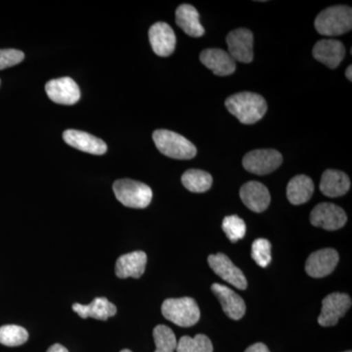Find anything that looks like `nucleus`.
<instances>
[{"instance_id":"obj_9","label":"nucleus","mask_w":352,"mask_h":352,"mask_svg":"<svg viewBox=\"0 0 352 352\" xmlns=\"http://www.w3.org/2000/svg\"><path fill=\"white\" fill-rule=\"evenodd\" d=\"M226 43L234 61L249 64L254 60V34L250 30H234L227 36Z\"/></svg>"},{"instance_id":"obj_25","label":"nucleus","mask_w":352,"mask_h":352,"mask_svg":"<svg viewBox=\"0 0 352 352\" xmlns=\"http://www.w3.org/2000/svg\"><path fill=\"white\" fill-rule=\"evenodd\" d=\"M214 346L207 336L198 333L195 337L184 336L177 342L176 352H212Z\"/></svg>"},{"instance_id":"obj_14","label":"nucleus","mask_w":352,"mask_h":352,"mask_svg":"<svg viewBox=\"0 0 352 352\" xmlns=\"http://www.w3.org/2000/svg\"><path fill=\"white\" fill-rule=\"evenodd\" d=\"M63 139L65 142L71 147L88 154L100 156L107 152L106 143L87 132L68 129L64 132Z\"/></svg>"},{"instance_id":"obj_11","label":"nucleus","mask_w":352,"mask_h":352,"mask_svg":"<svg viewBox=\"0 0 352 352\" xmlns=\"http://www.w3.org/2000/svg\"><path fill=\"white\" fill-rule=\"evenodd\" d=\"M45 91L50 100L61 105H74L80 98V87L71 78L50 80L46 83Z\"/></svg>"},{"instance_id":"obj_5","label":"nucleus","mask_w":352,"mask_h":352,"mask_svg":"<svg viewBox=\"0 0 352 352\" xmlns=\"http://www.w3.org/2000/svg\"><path fill=\"white\" fill-rule=\"evenodd\" d=\"M116 198L131 208H145L151 203L153 191L145 183L131 179L117 180L113 185Z\"/></svg>"},{"instance_id":"obj_1","label":"nucleus","mask_w":352,"mask_h":352,"mask_svg":"<svg viewBox=\"0 0 352 352\" xmlns=\"http://www.w3.org/2000/svg\"><path fill=\"white\" fill-rule=\"evenodd\" d=\"M227 110L244 124H254L261 120L267 111V103L261 95L254 92H240L226 99Z\"/></svg>"},{"instance_id":"obj_4","label":"nucleus","mask_w":352,"mask_h":352,"mask_svg":"<svg viewBox=\"0 0 352 352\" xmlns=\"http://www.w3.org/2000/svg\"><path fill=\"white\" fill-rule=\"evenodd\" d=\"M164 318L179 327H191L200 320L201 311L192 298H168L162 305Z\"/></svg>"},{"instance_id":"obj_7","label":"nucleus","mask_w":352,"mask_h":352,"mask_svg":"<svg viewBox=\"0 0 352 352\" xmlns=\"http://www.w3.org/2000/svg\"><path fill=\"white\" fill-rule=\"evenodd\" d=\"M351 307V296L346 294L333 293L324 298L322 302L321 314L318 323L322 327H331L344 317Z\"/></svg>"},{"instance_id":"obj_13","label":"nucleus","mask_w":352,"mask_h":352,"mask_svg":"<svg viewBox=\"0 0 352 352\" xmlns=\"http://www.w3.org/2000/svg\"><path fill=\"white\" fill-rule=\"evenodd\" d=\"M149 41L157 56H170L175 50L176 36L173 28L166 23L157 22L150 28Z\"/></svg>"},{"instance_id":"obj_8","label":"nucleus","mask_w":352,"mask_h":352,"mask_svg":"<svg viewBox=\"0 0 352 352\" xmlns=\"http://www.w3.org/2000/svg\"><path fill=\"white\" fill-rule=\"evenodd\" d=\"M346 212L339 206L330 203L317 205L310 214L312 226L321 227L328 231H335L342 228L346 223Z\"/></svg>"},{"instance_id":"obj_12","label":"nucleus","mask_w":352,"mask_h":352,"mask_svg":"<svg viewBox=\"0 0 352 352\" xmlns=\"http://www.w3.org/2000/svg\"><path fill=\"white\" fill-rule=\"evenodd\" d=\"M339 254L333 249H323L312 252L305 263V271L310 277L323 278L335 270L339 263Z\"/></svg>"},{"instance_id":"obj_20","label":"nucleus","mask_w":352,"mask_h":352,"mask_svg":"<svg viewBox=\"0 0 352 352\" xmlns=\"http://www.w3.org/2000/svg\"><path fill=\"white\" fill-rule=\"evenodd\" d=\"M175 20L178 27L192 38H201L205 34L198 11L190 4H182L176 9Z\"/></svg>"},{"instance_id":"obj_18","label":"nucleus","mask_w":352,"mask_h":352,"mask_svg":"<svg viewBox=\"0 0 352 352\" xmlns=\"http://www.w3.org/2000/svg\"><path fill=\"white\" fill-rule=\"evenodd\" d=\"M312 54L317 61L330 69H336L346 55V47L336 39H322L315 44Z\"/></svg>"},{"instance_id":"obj_35","label":"nucleus","mask_w":352,"mask_h":352,"mask_svg":"<svg viewBox=\"0 0 352 352\" xmlns=\"http://www.w3.org/2000/svg\"><path fill=\"white\" fill-rule=\"evenodd\" d=\"M346 352H351V351H346Z\"/></svg>"},{"instance_id":"obj_17","label":"nucleus","mask_w":352,"mask_h":352,"mask_svg":"<svg viewBox=\"0 0 352 352\" xmlns=\"http://www.w3.org/2000/svg\"><path fill=\"white\" fill-rule=\"evenodd\" d=\"M200 61L214 75L227 76L236 71V62L226 51L219 48H208L200 54Z\"/></svg>"},{"instance_id":"obj_19","label":"nucleus","mask_w":352,"mask_h":352,"mask_svg":"<svg viewBox=\"0 0 352 352\" xmlns=\"http://www.w3.org/2000/svg\"><path fill=\"white\" fill-rule=\"evenodd\" d=\"M147 254L144 252L138 251L124 254L118 258L116 263V275L120 279L132 277L138 279L144 274Z\"/></svg>"},{"instance_id":"obj_32","label":"nucleus","mask_w":352,"mask_h":352,"mask_svg":"<svg viewBox=\"0 0 352 352\" xmlns=\"http://www.w3.org/2000/svg\"><path fill=\"white\" fill-rule=\"evenodd\" d=\"M46 352H69L66 347L60 344H55L51 346Z\"/></svg>"},{"instance_id":"obj_22","label":"nucleus","mask_w":352,"mask_h":352,"mask_svg":"<svg viewBox=\"0 0 352 352\" xmlns=\"http://www.w3.org/2000/svg\"><path fill=\"white\" fill-rule=\"evenodd\" d=\"M351 188V180L342 171L327 170L322 175L320 191L324 195L336 198L344 196Z\"/></svg>"},{"instance_id":"obj_24","label":"nucleus","mask_w":352,"mask_h":352,"mask_svg":"<svg viewBox=\"0 0 352 352\" xmlns=\"http://www.w3.org/2000/svg\"><path fill=\"white\" fill-rule=\"evenodd\" d=\"M182 184L193 193H205L212 185V176L207 171L189 170L183 173Z\"/></svg>"},{"instance_id":"obj_33","label":"nucleus","mask_w":352,"mask_h":352,"mask_svg":"<svg viewBox=\"0 0 352 352\" xmlns=\"http://www.w3.org/2000/svg\"><path fill=\"white\" fill-rule=\"evenodd\" d=\"M351 71H352L351 66H349V68H347L346 71V76L347 80H351V82L352 80Z\"/></svg>"},{"instance_id":"obj_28","label":"nucleus","mask_w":352,"mask_h":352,"mask_svg":"<svg viewBox=\"0 0 352 352\" xmlns=\"http://www.w3.org/2000/svg\"><path fill=\"white\" fill-rule=\"evenodd\" d=\"M222 230L231 242L236 243L245 237L247 226L244 220L237 215H229L222 221Z\"/></svg>"},{"instance_id":"obj_15","label":"nucleus","mask_w":352,"mask_h":352,"mask_svg":"<svg viewBox=\"0 0 352 352\" xmlns=\"http://www.w3.org/2000/svg\"><path fill=\"white\" fill-rule=\"evenodd\" d=\"M240 197L245 207L254 212H263L270 205L271 196L263 183L250 182L240 189Z\"/></svg>"},{"instance_id":"obj_21","label":"nucleus","mask_w":352,"mask_h":352,"mask_svg":"<svg viewBox=\"0 0 352 352\" xmlns=\"http://www.w3.org/2000/svg\"><path fill=\"white\" fill-rule=\"evenodd\" d=\"M73 310L83 319L91 317V318L102 321L108 320V318L115 316L117 314L116 305L109 302L106 298H94L92 302L87 305L74 303Z\"/></svg>"},{"instance_id":"obj_27","label":"nucleus","mask_w":352,"mask_h":352,"mask_svg":"<svg viewBox=\"0 0 352 352\" xmlns=\"http://www.w3.org/2000/svg\"><path fill=\"white\" fill-rule=\"evenodd\" d=\"M29 339V333L25 328L17 325L0 327V344L6 346H19Z\"/></svg>"},{"instance_id":"obj_10","label":"nucleus","mask_w":352,"mask_h":352,"mask_svg":"<svg viewBox=\"0 0 352 352\" xmlns=\"http://www.w3.org/2000/svg\"><path fill=\"white\" fill-rule=\"evenodd\" d=\"M210 268L215 274L219 275L224 281L239 289H247L248 281L244 273L234 265L232 261L224 254H210L208 258Z\"/></svg>"},{"instance_id":"obj_6","label":"nucleus","mask_w":352,"mask_h":352,"mask_svg":"<svg viewBox=\"0 0 352 352\" xmlns=\"http://www.w3.org/2000/svg\"><path fill=\"white\" fill-rule=\"evenodd\" d=\"M283 162L281 153L273 149L254 150L243 159L245 170L256 175H265L276 170Z\"/></svg>"},{"instance_id":"obj_26","label":"nucleus","mask_w":352,"mask_h":352,"mask_svg":"<svg viewBox=\"0 0 352 352\" xmlns=\"http://www.w3.org/2000/svg\"><path fill=\"white\" fill-rule=\"evenodd\" d=\"M156 351L155 352H175L177 340L173 331L166 325H157L153 331Z\"/></svg>"},{"instance_id":"obj_3","label":"nucleus","mask_w":352,"mask_h":352,"mask_svg":"<svg viewBox=\"0 0 352 352\" xmlns=\"http://www.w3.org/2000/svg\"><path fill=\"white\" fill-rule=\"evenodd\" d=\"M153 140L157 150L171 159L190 160L197 155L195 145L176 132L157 129L153 133Z\"/></svg>"},{"instance_id":"obj_30","label":"nucleus","mask_w":352,"mask_h":352,"mask_svg":"<svg viewBox=\"0 0 352 352\" xmlns=\"http://www.w3.org/2000/svg\"><path fill=\"white\" fill-rule=\"evenodd\" d=\"M25 54L17 50H0V69L9 68L21 63Z\"/></svg>"},{"instance_id":"obj_16","label":"nucleus","mask_w":352,"mask_h":352,"mask_svg":"<svg viewBox=\"0 0 352 352\" xmlns=\"http://www.w3.org/2000/svg\"><path fill=\"white\" fill-rule=\"evenodd\" d=\"M212 291L219 298L222 309L229 318L240 320L245 314L244 300L228 287L221 284H212Z\"/></svg>"},{"instance_id":"obj_29","label":"nucleus","mask_w":352,"mask_h":352,"mask_svg":"<svg viewBox=\"0 0 352 352\" xmlns=\"http://www.w3.org/2000/svg\"><path fill=\"white\" fill-rule=\"evenodd\" d=\"M252 258L261 267H267L271 263V244L270 241L259 238L252 245Z\"/></svg>"},{"instance_id":"obj_2","label":"nucleus","mask_w":352,"mask_h":352,"mask_svg":"<svg viewBox=\"0 0 352 352\" xmlns=\"http://www.w3.org/2000/svg\"><path fill=\"white\" fill-rule=\"evenodd\" d=\"M314 25L316 31L322 36H342L351 31V8L346 6L329 7L317 16Z\"/></svg>"},{"instance_id":"obj_31","label":"nucleus","mask_w":352,"mask_h":352,"mask_svg":"<svg viewBox=\"0 0 352 352\" xmlns=\"http://www.w3.org/2000/svg\"><path fill=\"white\" fill-rule=\"evenodd\" d=\"M245 352H270V351L265 344L258 342V344H254L248 347Z\"/></svg>"},{"instance_id":"obj_23","label":"nucleus","mask_w":352,"mask_h":352,"mask_svg":"<svg viewBox=\"0 0 352 352\" xmlns=\"http://www.w3.org/2000/svg\"><path fill=\"white\" fill-rule=\"evenodd\" d=\"M314 192V183L307 175H296L292 178L287 187V197L293 205H302L310 200Z\"/></svg>"},{"instance_id":"obj_34","label":"nucleus","mask_w":352,"mask_h":352,"mask_svg":"<svg viewBox=\"0 0 352 352\" xmlns=\"http://www.w3.org/2000/svg\"><path fill=\"white\" fill-rule=\"evenodd\" d=\"M120 352H132V351H129V349H122V351Z\"/></svg>"}]
</instances>
